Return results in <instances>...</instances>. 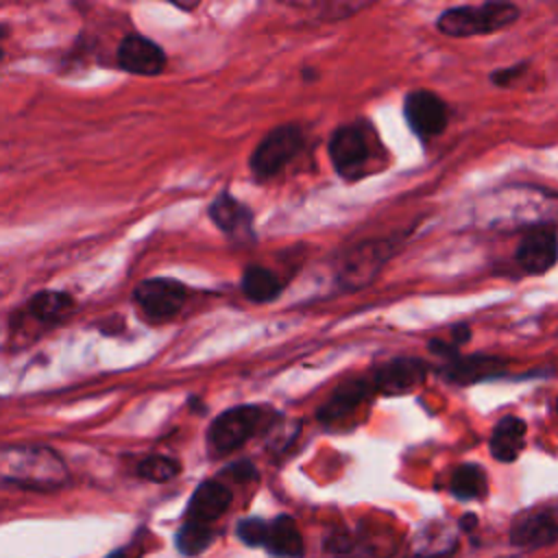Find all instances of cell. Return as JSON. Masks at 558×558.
Instances as JSON below:
<instances>
[{
    "mask_svg": "<svg viewBox=\"0 0 558 558\" xmlns=\"http://www.w3.org/2000/svg\"><path fill=\"white\" fill-rule=\"evenodd\" d=\"M0 480L28 490H57L68 484L70 473L50 447L11 445L0 447Z\"/></svg>",
    "mask_w": 558,
    "mask_h": 558,
    "instance_id": "cell-1",
    "label": "cell"
},
{
    "mask_svg": "<svg viewBox=\"0 0 558 558\" xmlns=\"http://www.w3.org/2000/svg\"><path fill=\"white\" fill-rule=\"evenodd\" d=\"M519 17V7L512 2H484V4H460L445 9L436 28L447 37H475L508 28Z\"/></svg>",
    "mask_w": 558,
    "mask_h": 558,
    "instance_id": "cell-2",
    "label": "cell"
},
{
    "mask_svg": "<svg viewBox=\"0 0 558 558\" xmlns=\"http://www.w3.org/2000/svg\"><path fill=\"white\" fill-rule=\"evenodd\" d=\"M264 423L259 405H235L218 414L207 429V449L211 456H227L240 449Z\"/></svg>",
    "mask_w": 558,
    "mask_h": 558,
    "instance_id": "cell-3",
    "label": "cell"
},
{
    "mask_svg": "<svg viewBox=\"0 0 558 558\" xmlns=\"http://www.w3.org/2000/svg\"><path fill=\"white\" fill-rule=\"evenodd\" d=\"M303 129L299 124H279L264 135L251 153V172L257 181H266L283 170L303 148Z\"/></svg>",
    "mask_w": 558,
    "mask_h": 558,
    "instance_id": "cell-4",
    "label": "cell"
},
{
    "mask_svg": "<svg viewBox=\"0 0 558 558\" xmlns=\"http://www.w3.org/2000/svg\"><path fill=\"white\" fill-rule=\"evenodd\" d=\"M558 538V499L545 501L514 514L510 543L523 549H541Z\"/></svg>",
    "mask_w": 558,
    "mask_h": 558,
    "instance_id": "cell-5",
    "label": "cell"
},
{
    "mask_svg": "<svg viewBox=\"0 0 558 558\" xmlns=\"http://www.w3.org/2000/svg\"><path fill=\"white\" fill-rule=\"evenodd\" d=\"M133 299L150 320H168L185 305L187 288L170 277H150L135 286Z\"/></svg>",
    "mask_w": 558,
    "mask_h": 558,
    "instance_id": "cell-6",
    "label": "cell"
},
{
    "mask_svg": "<svg viewBox=\"0 0 558 558\" xmlns=\"http://www.w3.org/2000/svg\"><path fill=\"white\" fill-rule=\"evenodd\" d=\"M333 170L344 179H357L371 159V146L357 124H342L329 135L327 144Z\"/></svg>",
    "mask_w": 558,
    "mask_h": 558,
    "instance_id": "cell-7",
    "label": "cell"
},
{
    "mask_svg": "<svg viewBox=\"0 0 558 558\" xmlns=\"http://www.w3.org/2000/svg\"><path fill=\"white\" fill-rule=\"evenodd\" d=\"M403 116L412 133L421 140L440 135L449 122V111L445 100L429 89H412L410 94H405Z\"/></svg>",
    "mask_w": 558,
    "mask_h": 558,
    "instance_id": "cell-8",
    "label": "cell"
},
{
    "mask_svg": "<svg viewBox=\"0 0 558 558\" xmlns=\"http://www.w3.org/2000/svg\"><path fill=\"white\" fill-rule=\"evenodd\" d=\"M425 377H427V364L423 360L399 355L377 366L368 375V381L375 395H405L418 388L425 381Z\"/></svg>",
    "mask_w": 558,
    "mask_h": 558,
    "instance_id": "cell-9",
    "label": "cell"
},
{
    "mask_svg": "<svg viewBox=\"0 0 558 558\" xmlns=\"http://www.w3.org/2000/svg\"><path fill=\"white\" fill-rule=\"evenodd\" d=\"M373 386L368 377H360L353 381L340 384L331 397L316 410V418L327 427H340L373 397Z\"/></svg>",
    "mask_w": 558,
    "mask_h": 558,
    "instance_id": "cell-10",
    "label": "cell"
},
{
    "mask_svg": "<svg viewBox=\"0 0 558 558\" xmlns=\"http://www.w3.org/2000/svg\"><path fill=\"white\" fill-rule=\"evenodd\" d=\"M517 264L530 275H543L558 262V233L554 227H534L530 229L517 251Z\"/></svg>",
    "mask_w": 558,
    "mask_h": 558,
    "instance_id": "cell-11",
    "label": "cell"
},
{
    "mask_svg": "<svg viewBox=\"0 0 558 558\" xmlns=\"http://www.w3.org/2000/svg\"><path fill=\"white\" fill-rule=\"evenodd\" d=\"M118 65L131 74L155 76L166 68V52L144 35H126L118 46Z\"/></svg>",
    "mask_w": 558,
    "mask_h": 558,
    "instance_id": "cell-12",
    "label": "cell"
},
{
    "mask_svg": "<svg viewBox=\"0 0 558 558\" xmlns=\"http://www.w3.org/2000/svg\"><path fill=\"white\" fill-rule=\"evenodd\" d=\"M388 255L390 246L386 242H364L342 259L338 277L349 283V288H362L379 272Z\"/></svg>",
    "mask_w": 558,
    "mask_h": 558,
    "instance_id": "cell-13",
    "label": "cell"
},
{
    "mask_svg": "<svg viewBox=\"0 0 558 558\" xmlns=\"http://www.w3.org/2000/svg\"><path fill=\"white\" fill-rule=\"evenodd\" d=\"M233 501V493L227 484L220 480H205L196 486L192 493L187 508H185V521L205 523L211 525L216 519H220Z\"/></svg>",
    "mask_w": 558,
    "mask_h": 558,
    "instance_id": "cell-14",
    "label": "cell"
},
{
    "mask_svg": "<svg viewBox=\"0 0 558 558\" xmlns=\"http://www.w3.org/2000/svg\"><path fill=\"white\" fill-rule=\"evenodd\" d=\"M211 222L231 240L244 242V240H255L253 233V214L251 209L240 203L238 198H233L229 192H220L209 209H207Z\"/></svg>",
    "mask_w": 558,
    "mask_h": 558,
    "instance_id": "cell-15",
    "label": "cell"
},
{
    "mask_svg": "<svg viewBox=\"0 0 558 558\" xmlns=\"http://www.w3.org/2000/svg\"><path fill=\"white\" fill-rule=\"evenodd\" d=\"M506 368H508L506 360L495 357V355H469V357L458 355V357L445 362V368L440 373L453 384L469 386V384L504 377Z\"/></svg>",
    "mask_w": 558,
    "mask_h": 558,
    "instance_id": "cell-16",
    "label": "cell"
},
{
    "mask_svg": "<svg viewBox=\"0 0 558 558\" xmlns=\"http://www.w3.org/2000/svg\"><path fill=\"white\" fill-rule=\"evenodd\" d=\"M264 549L275 558H303L305 541L290 514H277L268 521V534L264 541Z\"/></svg>",
    "mask_w": 558,
    "mask_h": 558,
    "instance_id": "cell-17",
    "label": "cell"
},
{
    "mask_svg": "<svg viewBox=\"0 0 558 558\" xmlns=\"http://www.w3.org/2000/svg\"><path fill=\"white\" fill-rule=\"evenodd\" d=\"M525 432H527V425L523 418L512 414L499 418L488 440L490 456L497 462H514L525 447Z\"/></svg>",
    "mask_w": 558,
    "mask_h": 558,
    "instance_id": "cell-18",
    "label": "cell"
},
{
    "mask_svg": "<svg viewBox=\"0 0 558 558\" xmlns=\"http://www.w3.org/2000/svg\"><path fill=\"white\" fill-rule=\"evenodd\" d=\"M72 307H74V301L70 294L57 292V290H44L31 296V301L26 303V314L41 325H59L70 316Z\"/></svg>",
    "mask_w": 558,
    "mask_h": 558,
    "instance_id": "cell-19",
    "label": "cell"
},
{
    "mask_svg": "<svg viewBox=\"0 0 558 558\" xmlns=\"http://www.w3.org/2000/svg\"><path fill=\"white\" fill-rule=\"evenodd\" d=\"M449 493L460 501L484 499L488 493V477L484 466L475 462H464L456 466V471L449 477Z\"/></svg>",
    "mask_w": 558,
    "mask_h": 558,
    "instance_id": "cell-20",
    "label": "cell"
},
{
    "mask_svg": "<svg viewBox=\"0 0 558 558\" xmlns=\"http://www.w3.org/2000/svg\"><path fill=\"white\" fill-rule=\"evenodd\" d=\"M240 288L246 299L255 303H268L279 296V292L283 290V283L270 268L253 264L242 272Z\"/></svg>",
    "mask_w": 558,
    "mask_h": 558,
    "instance_id": "cell-21",
    "label": "cell"
},
{
    "mask_svg": "<svg viewBox=\"0 0 558 558\" xmlns=\"http://www.w3.org/2000/svg\"><path fill=\"white\" fill-rule=\"evenodd\" d=\"M458 547V538L447 530H432V532H421L412 541V549L405 558H449Z\"/></svg>",
    "mask_w": 558,
    "mask_h": 558,
    "instance_id": "cell-22",
    "label": "cell"
},
{
    "mask_svg": "<svg viewBox=\"0 0 558 558\" xmlns=\"http://www.w3.org/2000/svg\"><path fill=\"white\" fill-rule=\"evenodd\" d=\"M216 541V530L205 523H194L185 521L177 534H174V545L181 556H201L207 551Z\"/></svg>",
    "mask_w": 558,
    "mask_h": 558,
    "instance_id": "cell-23",
    "label": "cell"
},
{
    "mask_svg": "<svg viewBox=\"0 0 558 558\" xmlns=\"http://www.w3.org/2000/svg\"><path fill=\"white\" fill-rule=\"evenodd\" d=\"M181 471V464L170 458V456H146L140 464H137V475L148 480V482H168L172 477H177Z\"/></svg>",
    "mask_w": 558,
    "mask_h": 558,
    "instance_id": "cell-24",
    "label": "cell"
},
{
    "mask_svg": "<svg viewBox=\"0 0 558 558\" xmlns=\"http://www.w3.org/2000/svg\"><path fill=\"white\" fill-rule=\"evenodd\" d=\"M235 534L248 547H264V541L268 534V521L259 517L240 519L235 525Z\"/></svg>",
    "mask_w": 558,
    "mask_h": 558,
    "instance_id": "cell-25",
    "label": "cell"
},
{
    "mask_svg": "<svg viewBox=\"0 0 558 558\" xmlns=\"http://www.w3.org/2000/svg\"><path fill=\"white\" fill-rule=\"evenodd\" d=\"M527 63H517V65H510V68H499L495 72H490V83L493 85H499V87H508L514 78H519L523 72H525Z\"/></svg>",
    "mask_w": 558,
    "mask_h": 558,
    "instance_id": "cell-26",
    "label": "cell"
},
{
    "mask_svg": "<svg viewBox=\"0 0 558 558\" xmlns=\"http://www.w3.org/2000/svg\"><path fill=\"white\" fill-rule=\"evenodd\" d=\"M225 475L233 477L235 482H251V480L257 477V469H255L248 460H240V462L227 466V469H225Z\"/></svg>",
    "mask_w": 558,
    "mask_h": 558,
    "instance_id": "cell-27",
    "label": "cell"
},
{
    "mask_svg": "<svg viewBox=\"0 0 558 558\" xmlns=\"http://www.w3.org/2000/svg\"><path fill=\"white\" fill-rule=\"evenodd\" d=\"M451 338H453V347H456V349L462 347V344H466V342L471 340V327H469L466 323L453 325V327H451Z\"/></svg>",
    "mask_w": 558,
    "mask_h": 558,
    "instance_id": "cell-28",
    "label": "cell"
},
{
    "mask_svg": "<svg viewBox=\"0 0 558 558\" xmlns=\"http://www.w3.org/2000/svg\"><path fill=\"white\" fill-rule=\"evenodd\" d=\"M475 527H477V517H475V514L466 512V514L460 517V530H462V532H473Z\"/></svg>",
    "mask_w": 558,
    "mask_h": 558,
    "instance_id": "cell-29",
    "label": "cell"
},
{
    "mask_svg": "<svg viewBox=\"0 0 558 558\" xmlns=\"http://www.w3.org/2000/svg\"><path fill=\"white\" fill-rule=\"evenodd\" d=\"M105 558H131V547H118L111 554H107Z\"/></svg>",
    "mask_w": 558,
    "mask_h": 558,
    "instance_id": "cell-30",
    "label": "cell"
},
{
    "mask_svg": "<svg viewBox=\"0 0 558 558\" xmlns=\"http://www.w3.org/2000/svg\"><path fill=\"white\" fill-rule=\"evenodd\" d=\"M7 33H9V31H7V26H2V24H0V39H2V37H7Z\"/></svg>",
    "mask_w": 558,
    "mask_h": 558,
    "instance_id": "cell-31",
    "label": "cell"
},
{
    "mask_svg": "<svg viewBox=\"0 0 558 558\" xmlns=\"http://www.w3.org/2000/svg\"><path fill=\"white\" fill-rule=\"evenodd\" d=\"M2 57H4V50H2V48H0V59H2Z\"/></svg>",
    "mask_w": 558,
    "mask_h": 558,
    "instance_id": "cell-32",
    "label": "cell"
},
{
    "mask_svg": "<svg viewBox=\"0 0 558 558\" xmlns=\"http://www.w3.org/2000/svg\"><path fill=\"white\" fill-rule=\"evenodd\" d=\"M556 412H558V401H556Z\"/></svg>",
    "mask_w": 558,
    "mask_h": 558,
    "instance_id": "cell-33",
    "label": "cell"
}]
</instances>
